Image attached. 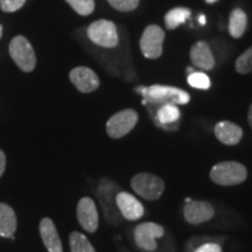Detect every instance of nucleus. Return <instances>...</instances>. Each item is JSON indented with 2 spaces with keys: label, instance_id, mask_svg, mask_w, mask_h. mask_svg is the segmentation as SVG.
<instances>
[{
  "label": "nucleus",
  "instance_id": "nucleus-33",
  "mask_svg": "<svg viewBox=\"0 0 252 252\" xmlns=\"http://www.w3.org/2000/svg\"><path fill=\"white\" fill-rule=\"evenodd\" d=\"M190 201H191V198H186V203H188V202H190Z\"/></svg>",
  "mask_w": 252,
  "mask_h": 252
},
{
  "label": "nucleus",
  "instance_id": "nucleus-2",
  "mask_svg": "<svg viewBox=\"0 0 252 252\" xmlns=\"http://www.w3.org/2000/svg\"><path fill=\"white\" fill-rule=\"evenodd\" d=\"M137 91L143 94L147 100L153 103H172V104H187L190 100V96L185 90L175 87L152 86L147 88H137Z\"/></svg>",
  "mask_w": 252,
  "mask_h": 252
},
{
  "label": "nucleus",
  "instance_id": "nucleus-17",
  "mask_svg": "<svg viewBox=\"0 0 252 252\" xmlns=\"http://www.w3.org/2000/svg\"><path fill=\"white\" fill-rule=\"evenodd\" d=\"M248 17L245 12L241 8H235L229 17V33L235 39L243 36L247 31Z\"/></svg>",
  "mask_w": 252,
  "mask_h": 252
},
{
  "label": "nucleus",
  "instance_id": "nucleus-30",
  "mask_svg": "<svg viewBox=\"0 0 252 252\" xmlns=\"http://www.w3.org/2000/svg\"><path fill=\"white\" fill-rule=\"evenodd\" d=\"M217 1H219V0H206V2H208V4H215Z\"/></svg>",
  "mask_w": 252,
  "mask_h": 252
},
{
  "label": "nucleus",
  "instance_id": "nucleus-15",
  "mask_svg": "<svg viewBox=\"0 0 252 252\" xmlns=\"http://www.w3.org/2000/svg\"><path fill=\"white\" fill-rule=\"evenodd\" d=\"M190 60L195 67L202 70H212L215 67V59L206 41H198L190 49Z\"/></svg>",
  "mask_w": 252,
  "mask_h": 252
},
{
  "label": "nucleus",
  "instance_id": "nucleus-31",
  "mask_svg": "<svg viewBox=\"0 0 252 252\" xmlns=\"http://www.w3.org/2000/svg\"><path fill=\"white\" fill-rule=\"evenodd\" d=\"M1 35H2V26L0 25V39H1Z\"/></svg>",
  "mask_w": 252,
  "mask_h": 252
},
{
  "label": "nucleus",
  "instance_id": "nucleus-6",
  "mask_svg": "<svg viewBox=\"0 0 252 252\" xmlns=\"http://www.w3.org/2000/svg\"><path fill=\"white\" fill-rule=\"evenodd\" d=\"M138 119H139V116L133 109L122 110L115 113L106 123V132L109 137L112 139H119L130 133L137 125Z\"/></svg>",
  "mask_w": 252,
  "mask_h": 252
},
{
  "label": "nucleus",
  "instance_id": "nucleus-18",
  "mask_svg": "<svg viewBox=\"0 0 252 252\" xmlns=\"http://www.w3.org/2000/svg\"><path fill=\"white\" fill-rule=\"evenodd\" d=\"M190 17V11L186 7H175L165 15V25L168 30H175L176 27L185 24Z\"/></svg>",
  "mask_w": 252,
  "mask_h": 252
},
{
  "label": "nucleus",
  "instance_id": "nucleus-11",
  "mask_svg": "<svg viewBox=\"0 0 252 252\" xmlns=\"http://www.w3.org/2000/svg\"><path fill=\"white\" fill-rule=\"evenodd\" d=\"M116 206L122 216L128 220H137L144 216L143 203L127 191H121L116 195Z\"/></svg>",
  "mask_w": 252,
  "mask_h": 252
},
{
  "label": "nucleus",
  "instance_id": "nucleus-12",
  "mask_svg": "<svg viewBox=\"0 0 252 252\" xmlns=\"http://www.w3.org/2000/svg\"><path fill=\"white\" fill-rule=\"evenodd\" d=\"M71 83L83 94L93 93L99 87V78L96 72L88 67L74 68L69 74Z\"/></svg>",
  "mask_w": 252,
  "mask_h": 252
},
{
  "label": "nucleus",
  "instance_id": "nucleus-28",
  "mask_svg": "<svg viewBox=\"0 0 252 252\" xmlns=\"http://www.w3.org/2000/svg\"><path fill=\"white\" fill-rule=\"evenodd\" d=\"M248 121H249V124H250L251 128H252V104L250 106V109H249V115H248Z\"/></svg>",
  "mask_w": 252,
  "mask_h": 252
},
{
  "label": "nucleus",
  "instance_id": "nucleus-21",
  "mask_svg": "<svg viewBox=\"0 0 252 252\" xmlns=\"http://www.w3.org/2000/svg\"><path fill=\"white\" fill-rule=\"evenodd\" d=\"M235 69L238 74L245 75L252 71V46L245 50L242 55L236 60Z\"/></svg>",
  "mask_w": 252,
  "mask_h": 252
},
{
  "label": "nucleus",
  "instance_id": "nucleus-19",
  "mask_svg": "<svg viewBox=\"0 0 252 252\" xmlns=\"http://www.w3.org/2000/svg\"><path fill=\"white\" fill-rule=\"evenodd\" d=\"M71 252H96L87 236L78 231H72L69 236Z\"/></svg>",
  "mask_w": 252,
  "mask_h": 252
},
{
  "label": "nucleus",
  "instance_id": "nucleus-5",
  "mask_svg": "<svg viewBox=\"0 0 252 252\" xmlns=\"http://www.w3.org/2000/svg\"><path fill=\"white\" fill-rule=\"evenodd\" d=\"M87 33L94 45L105 48H115L116 46H118L119 37L117 27L112 21L105 19L94 21L88 27Z\"/></svg>",
  "mask_w": 252,
  "mask_h": 252
},
{
  "label": "nucleus",
  "instance_id": "nucleus-29",
  "mask_svg": "<svg viewBox=\"0 0 252 252\" xmlns=\"http://www.w3.org/2000/svg\"><path fill=\"white\" fill-rule=\"evenodd\" d=\"M198 20H200V24L201 25H206V17L204 15H200V18H198Z\"/></svg>",
  "mask_w": 252,
  "mask_h": 252
},
{
  "label": "nucleus",
  "instance_id": "nucleus-8",
  "mask_svg": "<svg viewBox=\"0 0 252 252\" xmlns=\"http://www.w3.org/2000/svg\"><path fill=\"white\" fill-rule=\"evenodd\" d=\"M163 232H165L163 228L158 223H141V224L135 226L134 229V241L141 250L153 252L158 248L156 238H161Z\"/></svg>",
  "mask_w": 252,
  "mask_h": 252
},
{
  "label": "nucleus",
  "instance_id": "nucleus-27",
  "mask_svg": "<svg viewBox=\"0 0 252 252\" xmlns=\"http://www.w3.org/2000/svg\"><path fill=\"white\" fill-rule=\"evenodd\" d=\"M6 168V156L5 153L0 150V178L4 174Z\"/></svg>",
  "mask_w": 252,
  "mask_h": 252
},
{
  "label": "nucleus",
  "instance_id": "nucleus-4",
  "mask_svg": "<svg viewBox=\"0 0 252 252\" xmlns=\"http://www.w3.org/2000/svg\"><path fill=\"white\" fill-rule=\"evenodd\" d=\"M9 55L15 64L25 72L34 70L36 65V56L33 47L26 37L23 35L15 36L9 43Z\"/></svg>",
  "mask_w": 252,
  "mask_h": 252
},
{
  "label": "nucleus",
  "instance_id": "nucleus-23",
  "mask_svg": "<svg viewBox=\"0 0 252 252\" xmlns=\"http://www.w3.org/2000/svg\"><path fill=\"white\" fill-rule=\"evenodd\" d=\"M80 15H90L94 9V0H65Z\"/></svg>",
  "mask_w": 252,
  "mask_h": 252
},
{
  "label": "nucleus",
  "instance_id": "nucleus-24",
  "mask_svg": "<svg viewBox=\"0 0 252 252\" xmlns=\"http://www.w3.org/2000/svg\"><path fill=\"white\" fill-rule=\"evenodd\" d=\"M140 0H108V2L121 12H131L134 11L139 6Z\"/></svg>",
  "mask_w": 252,
  "mask_h": 252
},
{
  "label": "nucleus",
  "instance_id": "nucleus-3",
  "mask_svg": "<svg viewBox=\"0 0 252 252\" xmlns=\"http://www.w3.org/2000/svg\"><path fill=\"white\" fill-rule=\"evenodd\" d=\"M131 188L145 200L154 201L161 197L165 191V182L151 173H139L131 179Z\"/></svg>",
  "mask_w": 252,
  "mask_h": 252
},
{
  "label": "nucleus",
  "instance_id": "nucleus-13",
  "mask_svg": "<svg viewBox=\"0 0 252 252\" xmlns=\"http://www.w3.org/2000/svg\"><path fill=\"white\" fill-rule=\"evenodd\" d=\"M39 230L43 244L48 252H63L62 242L60 239L58 229L49 217L41 220Z\"/></svg>",
  "mask_w": 252,
  "mask_h": 252
},
{
  "label": "nucleus",
  "instance_id": "nucleus-26",
  "mask_svg": "<svg viewBox=\"0 0 252 252\" xmlns=\"http://www.w3.org/2000/svg\"><path fill=\"white\" fill-rule=\"evenodd\" d=\"M194 252H222V249L217 243H204Z\"/></svg>",
  "mask_w": 252,
  "mask_h": 252
},
{
  "label": "nucleus",
  "instance_id": "nucleus-1",
  "mask_svg": "<svg viewBox=\"0 0 252 252\" xmlns=\"http://www.w3.org/2000/svg\"><path fill=\"white\" fill-rule=\"evenodd\" d=\"M248 169L237 161H223L216 163L210 171V179L219 186H236L247 180Z\"/></svg>",
  "mask_w": 252,
  "mask_h": 252
},
{
  "label": "nucleus",
  "instance_id": "nucleus-16",
  "mask_svg": "<svg viewBox=\"0 0 252 252\" xmlns=\"http://www.w3.org/2000/svg\"><path fill=\"white\" fill-rule=\"evenodd\" d=\"M18 220L13 208L7 203L0 202V236L12 238L17 231Z\"/></svg>",
  "mask_w": 252,
  "mask_h": 252
},
{
  "label": "nucleus",
  "instance_id": "nucleus-32",
  "mask_svg": "<svg viewBox=\"0 0 252 252\" xmlns=\"http://www.w3.org/2000/svg\"><path fill=\"white\" fill-rule=\"evenodd\" d=\"M187 72H194L193 68H188V69H187Z\"/></svg>",
  "mask_w": 252,
  "mask_h": 252
},
{
  "label": "nucleus",
  "instance_id": "nucleus-9",
  "mask_svg": "<svg viewBox=\"0 0 252 252\" xmlns=\"http://www.w3.org/2000/svg\"><path fill=\"white\" fill-rule=\"evenodd\" d=\"M77 220L82 228L94 234L98 229V213L96 203L91 197H82L77 204Z\"/></svg>",
  "mask_w": 252,
  "mask_h": 252
},
{
  "label": "nucleus",
  "instance_id": "nucleus-25",
  "mask_svg": "<svg viewBox=\"0 0 252 252\" xmlns=\"http://www.w3.org/2000/svg\"><path fill=\"white\" fill-rule=\"evenodd\" d=\"M25 2L26 0H0V7L4 12L12 13L23 7Z\"/></svg>",
  "mask_w": 252,
  "mask_h": 252
},
{
  "label": "nucleus",
  "instance_id": "nucleus-10",
  "mask_svg": "<svg viewBox=\"0 0 252 252\" xmlns=\"http://www.w3.org/2000/svg\"><path fill=\"white\" fill-rule=\"evenodd\" d=\"M215 215V209L207 201H193L186 203L184 216L189 224H202L210 220Z\"/></svg>",
  "mask_w": 252,
  "mask_h": 252
},
{
  "label": "nucleus",
  "instance_id": "nucleus-7",
  "mask_svg": "<svg viewBox=\"0 0 252 252\" xmlns=\"http://www.w3.org/2000/svg\"><path fill=\"white\" fill-rule=\"evenodd\" d=\"M165 40V32L157 25H150L145 28L140 37L139 47L146 59H158L162 54V43Z\"/></svg>",
  "mask_w": 252,
  "mask_h": 252
},
{
  "label": "nucleus",
  "instance_id": "nucleus-22",
  "mask_svg": "<svg viewBox=\"0 0 252 252\" xmlns=\"http://www.w3.org/2000/svg\"><path fill=\"white\" fill-rule=\"evenodd\" d=\"M189 86L195 89L207 90L210 88V78L202 71H194L188 76Z\"/></svg>",
  "mask_w": 252,
  "mask_h": 252
},
{
  "label": "nucleus",
  "instance_id": "nucleus-20",
  "mask_svg": "<svg viewBox=\"0 0 252 252\" xmlns=\"http://www.w3.org/2000/svg\"><path fill=\"white\" fill-rule=\"evenodd\" d=\"M181 113L178 106L175 104L167 103L162 104L161 108L159 109V111L157 113V118L161 124H172L175 123L180 118Z\"/></svg>",
  "mask_w": 252,
  "mask_h": 252
},
{
  "label": "nucleus",
  "instance_id": "nucleus-14",
  "mask_svg": "<svg viewBox=\"0 0 252 252\" xmlns=\"http://www.w3.org/2000/svg\"><path fill=\"white\" fill-rule=\"evenodd\" d=\"M216 138L220 143L228 145V146H234L241 141L243 137V130L241 126H238L235 123L229 121L219 122L214 128Z\"/></svg>",
  "mask_w": 252,
  "mask_h": 252
}]
</instances>
